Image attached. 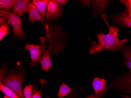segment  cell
<instances>
[{"label":"cell","instance_id":"6da1fadb","mask_svg":"<svg viewBox=\"0 0 131 98\" xmlns=\"http://www.w3.org/2000/svg\"><path fill=\"white\" fill-rule=\"evenodd\" d=\"M101 17L107 26L109 32L106 35L103 33L98 34L97 36L98 39L97 44H93L92 47L90 48L89 53L90 55L107 50H110L112 52L116 50H119L123 46L124 42L128 40L126 39L122 40L119 39L118 37V33L120 29L110 25L107 20L108 16L106 15L103 14Z\"/></svg>","mask_w":131,"mask_h":98},{"label":"cell","instance_id":"7a4b0ae2","mask_svg":"<svg viewBox=\"0 0 131 98\" xmlns=\"http://www.w3.org/2000/svg\"><path fill=\"white\" fill-rule=\"evenodd\" d=\"M48 50L52 56L63 52L65 42L63 41V32L61 26L54 23H46L44 27Z\"/></svg>","mask_w":131,"mask_h":98},{"label":"cell","instance_id":"3957f363","mask_svg":"<svg viewBox=\"0 0 131 98\" xmlns=\"http://www.w3.org/2000/svg\"><path fill=\"white\" fill-rule=\"evenodd\" d=\"M0 16L6 20L7 24L12 26L13 28L14 37H18L21 39H26L28 34L24 32L22 28L23 20L19 15L11 12L1 9Z\"/></svg>","mask_w":131,"mask_h":98},{"label":"cell","instance_id":"277c9868","mask_svg":"<svg viewBox=\"0 0 131 98\" xmlns=\"http://www.w3.org/2000/svg\"><path fill=\"white\" fill-rule=\"evenodd\" d=\"M25 77L22 72L13 71L7 73L2 81L4 84L17 93L20 98H25L22 86L25 82Z\"/></svg>","mask_w":131,"mask_h":98},{"label":"cell","instance_id":"5b68a950","mask_svg":"<svg viewBox=\"0 0 131 98\" xmlns=\"http://www.w3.org/2000/svg\"><path fill=\"white\" fill-rule=\"evenodd\" d=\"M39 39L40 42V45L34 44L30 45L27 43L24 48V50H28L30 54V57L29 58L31 59V61L29 64L31 68L37 65L41 57L46 51V48L48 45V43H46V40L45 37H39Z\"/></svg>","mask_w":131,"mask_h":98},{"label":"cell","instance_id":"8992f818","mask_svg":"<svg viewBox=\"0 0 131 98\" xmlns=\"http://www.w3.org/2000/svg\"><path fill=\"white\" fill-rule=\"evenodd\" d=\"M63 12L64 9L56 1L49 0L45 14L46 23L57 22L62 16Z\"/></svg>","mask_w":131,"mask_h":98},{"label":"cell","instance_id":"52a82bcc","mask_svg":"<svg viewBox=\"0 0 131 98\" xmlns=\"http://www.w3.org/2000/svg\"><path fill=\"white\" fill-rule=\"evenodd\" d=\"M118 90H125L127 92H131V71L126 74L122 75L113 81L109 85Z\"/></svg>","mask_w":131,"mask_h":98},{"label":"cell","instance_id":"ba28073f","mask_svg":"<svg viewBox=\"0 0 131 98\" xmlns=\"http://www.w3.org/2000/svg\"><path fill=\"white\" fill-rule=\"evenodd\" d=\"M106 80L104 77L100 79L98 77H95L93 79L92 84L95 95L101 96L104 95L106 91L110 88L109 86H106Z\"/></svg>","mask_w":131,"mask_h":98},{"label":"cell","instance_id":"9c48e42d","mask_svg":"<svg viewBox=\"0 0 131 98\" xmlns=\"http://www.w3.org/2000/svg\"><path fill=\"white\" fill-rule=\"evenodd\" d=\"M27 12L29 14V23L31 22H37L39 21L44 27V24L42 17L37 9L31 2L28 4Z\"/></svg>","mask_w":131,"mask_h":98},{"label":"cell","instance_id":"30bf717a","mask_svg":"<svg viewBox=\"0 0 131 98\" xmlns=\"http://www.w3.org/2000/svg\"><path fill=\"white\" fill-rule=\"evenodd\" d=\"M112 18L115 23L120 24L123 27L131 28V17L129 15L127 9L119 15L113 17Z\"/></svg>","mask_w":131,"mask_h":98},{"label":"cell","instance_id":"8fae6325","mask_svg":"<svg viewBox=\"0 0 131 98\" xmlns=\"http://www.w3.org/2000/svg\"><path fill=\"white\" fill-rule=\"evenodd\" d=\"M6 67H3L1 69V77H0V90L4 93L5 95L10 98H20L18 94L14 91L8 87L2 82V79H4Z\"/></svg>","mask_w":131,"mask_h":98},{"label":"cell","instance_id":"7c38bea8","mask_svg":"<svg viewBox=\"0 0 131 98\" xmlns=\"http://www.w3.org/2000/svg\"><path fill=\"white\" fill-rule=\"evenodd\" d=\"M30 1L28 0H16L12 12L19 16L24 15L27 12L28 4Z\"/></svg>","mask_w":131,"mask_h":98},{"label":"cell","instance_id":"4fadbf2b","mask_svg":"<svg viewBox=\"0 0 131 98\" xmlns=\"http://www.w3.org/2000/svg\"><path fill=\"white\" fill-rule=\"evenodd\" d=\"M49 1V0H33L31 2L42 17L44 26L46 24L45 20V18L46 12Z\"/></svg>","mask_w":131,"mask_h":98},{"label":"cell","instance_id":"5bb4252c","mask_svg":"<svg viewBox=\"0 0 131 98\" xmlns=\"http://www.w3.org/2000/svg\"><path fill=\"white\" fill-rule=\"evenodd\" d=\"M41 64V68L42 70L48 72L49 69L52 67V64L50 59V54L49 50H46L41 57L40 60Z\"/></svg>","mask_w":131,"mask_h":98},{"label":"cell","instance_id":"9a60e30c","mask_svg":"<svg viewBox=\"0 0 131 98\" xmlns=\"http://www.w3.org/2000/svg\"><path fill=\"white\" fill-rule=\"evenodd\" d=\"M108 3V1H93L92 6L98 13L102 14L106 9Z\"/></svg>","mask_w":131,"mask_h":98},{"label":"cell","instance_id":"2e32d148","mask_svg":"<svg viewBox=\"0 0 131 98\" xmlns=\"http://www.w3.org/2000/svg\"><path fill=\"white\" fill-rule=\"evenodd\" d=\"M122 55L126 67L131 71V48L126 47L124 48L123 50Z\"/></svg>","mask_w":131,"mask_h":98},{"label":"cell","instance_id":"e0dca14e","mask_svg":"<svg viewBox=\"0 0 131 98\" xmlns=\"http://www.w3.org/2000/svg\"><path fill=\"white\" fill-rule=\"evenodd\" d=\"M16 0H1L0 1V8L3 10L11 12L13 9Z\"/></svg>","mask_w":131,"mask_h":98},{"label":"cell","instance_id":"ac0fdd59","mask_svg":"<svg viewBox=\"0 0 131 98\" xmlns=\"http://www.w3.org/2000/svg\"><path fill=\"white\" fill-rule=\"evenodd\" d=\"M72 89L69 86L63 82L59 89L58 93V98H63L71 92Z\"/></svg>","mask_w":131,"mask_h":98},{"label":"cell","instance_id":"d6986e66","mask_svg":"<svg viewBox=\"0 0 131 98\" xmlns=\"http://www.w3.org/2000/svg\"><path fill=\"white\" fill-rule=\"evenodd\" d=\"M40 82L41 84V88L39 90H37V88L36 86H34V88H33V90L32 92V96L31 98H41V89L42 88V86L44 85V84H46L47 81H45L44 79H40ZM46 98H49V97H46Z\"/></svg>","mask_w":131,"mask_h":98},{"label":"cell","instance_id":"ffe728a7","mask_svg":"<svg viewBox=\"0 0 131 98\" xmlns=\"http://www.w3.org/2000/svg\"><path fill=\"white\" fill-rule=\"evenodd\" d=\"M9 27L8 24H4L0 26V40L1 41L4 37L7 34H10Z\"/></svg>","mask_w":131,"mask_h":98},{"label":"cell","instance_id":"44dd1931","mask_svg":"<svg viewBox=\"0 0 131 98\" xmlns=\"http://www.w3.org/2000/svg\"><path fill=\"white\" fill-rule=\"evenodd\" d=\"M33 85L29 83L28 85H26L23 90V94L25 98H31L32 92L33 90Z\"/></svg>","mask_w":131,"mask_h":98},{"label":"cell","instance_id":"7402d4cb","mask_svg":"<svg viewBox=\"0 0 131 98\" xmlns=\"http://www.w3.org/2000/svg\"><path fill=\"white\" fill-rule=\"evenodd\" d=\"M123 4H124L126 6L127 10H128V14L131 17V5L127 1H120Z\"/></svg>","mask_w":131,"mask_h":98},{"label":"cell","instance_id":"603a6c76","mask_svg":"<svg viewBox=\"0 0 131 98\" xmlns=\"http://www.w3.org/2000/svg\"><path fill=\"white\" fill-rule=\"evenodd\" d=\"M81 4L83 6H89L91 3V1H79Z\"/></svg>","mask_w":131,"mask_h":98},{"label":"cell","instance_id":"cb8c5ba5","mask_svg":"<svg viewBox=\"0 0 131 98\" xmlns=\"http://www.w3.org/2000/svg\"><path fill=\"white\" fill-rule=\"evenodd\" d=\"M83 98H102V97L100 96L95 95V94H91L87 97Z\"/></svg>","mask_w":131,"mask_h":98},{"label":"cell","instance_id":"d4e9b609","mask_svg":"<svg viewBox=\"0 0 131 98\" xmlns=\"http://www.w3.org/2000/svg\"><path fill=\"white\" fill-rule=\"evenodd\" d=\"M57 2L61 6L65 5L66 3L68 1L67 0H56Z\"/></svg>","mask_w":131,"mask_h":98},{"label":"cell","instance_id":"484cf974","mask_svg":"<svg viewBox=\"0 0 131 98\" xmlns=\"http://www.w3.org/2000/svg\"><path fill=\"white\" fill-rule=\"evenodd\" d=\"M77 98L76 97H75V96H67V97H66L65 98Z\"/></svg>","mask_w":131,"mask_h":98},{"label":"cell","instance_id":"4316f807","mask_svg":"<svg viewBox=\"0 0 131 98\" xmlns=\"http://www.w3.org/2000/svg\"><path fill=\"white\" fill-rule=\"evenodd\" d=\"M123 97L125 98H131V97H130L129 96H123Z\"/></svg>","mask_w":131,"mask_h":98},{"label":"cell","instance_id":"83f0119b","mask_svg":"<svg viewBox=\"0 0 131 98\" xmlns=\"http://www.w3.org/2000/svg\"><path fill=\"white\" fill-rule=\"evenodd\" d=\"M128 2H129L130 5H131V0H128Z\"/></svg>","mask_w":131,"mask_h":98},{"label":"cell","instance_id":"f1b7e54d","mask_svg":"<svg viewBox=\"0 0 131 98\" xmlns=\"http://www.w3.org/2000/svg\"><path fill=\"white\" fill-rule=\"evenodd\" d=\"M4 98H9V97H8V96H7L5 95V96H4Z\"/></svg>","mask_w":131,"mask_h":98},{"label":"cell","instance_id":"f546056e","mask_svg":"<svg viewBox=\"0 0 131 98\" xmlns=\"http://www.w3.org/2000/svg\"><path fill=\"white\" fill-rule=\"evenodd\" d=\"M128 33H131V31H128Z\"/></svg>","mask_w":131,"mask_h":98},{"label":"cell","instance_id":"4dcf8cb0","mask_svg":"<svg viewBox=\"0 0 131 98\" xmlns=\"http://www.w3.org/2000/svg\"></svg>","mask_w":131,"mask_h":98}]
</instances>
